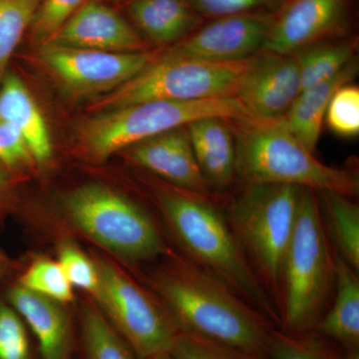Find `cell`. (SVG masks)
<instances>
[{
	"mask_svg": "<svg viewBox=\"0 0 359 359\" xmlns=\"http://www.w3.org/2000/svg\"><path fill=\"white\" fill-rule=\"evenodd\" d=\"M124 152L132 163L157 175L169 185L212 197V189L201 172L186 126L135 144Z\"/></svg>",
	"mask_w": 359,
	"mask_h": 359,
	"instance_id": "obj_15",
	"label": "cell"
},
{
	"mask_svg": "<svg viewBox=\"0 0 359 359\" xmlns=\"http://www.w3.org/2000/svg\"><path fill=\"white\" fill-rule=\"evenodd\" d=\"M230 122L208 117L186 126L196 160L211 189L229 188L237 177L236 139Z\"/></svg>",
	"mask_w": 359,
	"mask_h": 359,
	"instance_id": "obj_19",
	"label": "cell"
},
{
	"mask_svg": "<svg viewBox=\"0 0 359 359\" xmlns=\"http://www.w3.org/2000/svg\"><path fill=\"white\" fill-rule=\"evenodd\" d=\"M42 0H0V84L18 44L29 32Z\"/></svg>",
	"mask_w": 359,
	"mask_h": 359,
	"instance_id": "obj_25",
	"label": "cell"
},
{
	"mask_svg": "<svg viewBox=\"0 0 359 359\" xmlns=\"http://www.w3.org/2000/svg\"><path fill=\"white\" fill-rule=\"evenodd\" d=\"M328 127L344 138L359 134V88L347 83L340 87L328 104L325 117Z\"/></svg>",
	"mask_w": 359,
	"mask_h": 359,
	"instance_id": "obj_31",
	"label": "cell"
},
{
	"mask_svg": "<svg viewBox=\"0 0 359 359\" xmlns=\"http://www.w3.org/2000/svg\"><path fill=\"white\" fill-rule=\"evenodd\" d=\"M126 11L139 34L159 46L178 43L205 21L189 0H130Z\"/></svg>",
	"mask_w": 359,
	"mask_h": 359,
	"instance_id": "obj_18",
	"label": "cell"
},
{
	"mask_svg": "<svg viewBox=\"0 0 359 359\" xmlns=\"http://www.w3.org/2000/svg\"><path fill=\"white\" fill-rule=\"evenodd\" d=\"M256 56L236 62H212L157 54L147 67L126 83L97 99L89 110L103 112L148 101H197L236 97Z\"/></svg>",
	"mask_w": 359,
	"mask_h": 359,
	"instance_id": "obj_8",
	"label": "cell"
},
{
	"mask_svg": "<svg viewBox=\"0 0 359 359\" xmlns=\"http://www.w3.org/2000/svg\"><path fill=\"white\" fill-rule=\"evenodd\" d=\"M61 212L73 230L125 261L143 263L170 252L147 212L109 187H76L63 196Z\"/></svg>",
	"mask_w": 359,
	"mask_h": 359,
	"instance_id": "obj_7",
	"label": "cell"
},
{
	"mask_svg": "<svg viewBox=\"0 0 359 359\" xmlns=\"http://www.w3.org/2000/svg\"><path fill=\"white\" fill-rule=\"evenodd\" d=\"M79 342L83 359H137L92 302L80 311Z\"/></svg>",
	"mask_w": 359,
	"mask_h": 359,
	"instance_id": "obj_24",
	"label": "cell"
},
{
	"mask_svg": "<svg viewBox=\"0 0 359 359\" xmlns=\"http://www.w3.org/2000/svg\"><path fill=\"white\" fill-rule=\"evenodd\" d=\"M355 58L327 81L302 90L282 119L285 127L309 152H316L328 104L337 90L351 83L358 74Z\"/></svg>",
	"mask_w": 359,
	"mask_h": 359,
	"instance_id": "obj_20",
	"label": "cell"
},
{
	"mask_svg": "<svg viewBox=\"0 0 359 359\" xmlns=\"http://www.w3.org/2000/svg\"><path fill=\"white\" fill-rule=\"evenodd\" d=\"M148 359H174L173 356L169 353L157 354V355L152 356Z\"/></svg>",
	"mask_w": 359,
	"mask_h": 359,
	"instance_id": "obj_36",
	"label": "cell"
},
{
	"mask_svg": "<svg viewBox=\"0 0 359 359\" xmlns=\"http://www.w3.org/2000/svg\"><path fill=\"white\" fill-rule=\"evenodd\" d=\"M93 259L99 283L92 299L137 359L170 353L180 328L164 304L109 259Z\"/></svg>",
	"mask_w": 359,
	"mask_h": 359,
	"instance_id": "obj_9",
	"label": "cell"
},
{
	"mask_svg": "<svg viewBox=\"0 0 359 359\" xmlns=\"http://www.w3.org/2000/svg\"><path fill=\"white\" fill-rule=\"evenodd\" d=\"M18 285L61 304L74 301V292L57 261L39 257L20 276Z\"/></svg>",
	"mask_w": 359,
	"mask_h": 359,
	"instance_id": "obj_27",
	"label": "cell"
},
{
	"mask_svg": "<svg viewBox=\"0 0 359 359\" xmlns=\"http://www.w3.org/2000/svg\"><path fill=\"white\" fill-rule=\"evenodd\" d=\"M231 124L236 127V171L244 185L280 184L349 198L358 195V171L323 164L290 133L282 118H247Z\"/></svg>",
	"mask_w": 359,
	"mask_h": 359,
	"instance_id": "obj_3",
	"label": "cell"
},
{
	"mask_svg": "<svg viewBox=\"0 0 359 359\" xmlns=\"http://www.w3.org/2000/svg\"><path fill=\"white\" fill-rule=\"evenodd\" d=\"M271 359H344V349L313 330L287 334L273 328L269 344Z\"/></svg>",
	"mask_w": 359,
	"mask_h": 359,
	"instance_id": "obj_26",
	"label": "cell"
},
{
	"mask_svg": "<svg viewBox=\"0 0 359 359\" xmlns=\"http://www.w3.org/2000/svg\"><path fill=\"white\" fill-rule=\"evenodd\" d=\"M0 121L11 125L23 137L35 164H48L53 146L44 116L25 82L11 72L0 84Z\"/></svg>",
	"mask_w": 359,
	"mask_h": 359,
	"instance_id": "obj_17",
	"label": "cell"
},
{
	"mask_svg": "<svg viewBox=\"0 0 359 359\" xmlns=\"http://www.w3.org/2000/svg\"><path fill=\"white\" fill-rule=\"evenodd\" d=\"M285 0H189L205 20L250 13H273Z\"/></svg>",
	"mask_w": 359,
	"mask_h": 359,
	"instance_id": "obj_33",
	"label": "cell"
},
{
	"mask_svg": "<svg viewBox=\"0 0 359 359\" xmlns=\"http://www.w3.org/2000/svg\"><path fill=\"white\" fill-rule=\"evenodd\" d=\"M168 257L149 282L180 330L269 355L275 325L266 316L191 259Z\"/></svg>",
	"mask_w": 359,
	"mask_h": 359,
	"instance_id": "obj_1",
	"label": "cell"
},
{
	"mask_svg": "<svg viewBox=\"0 0 359 359\" xmlns=\"http://www.w3.org/2000/svg\"><path fill=\"white\" fill-rule=\"evenodd\" d=\"M7 185V179L6 174L2 171L1 168H0V193L6 188Z\"/></svg>",
	"mask_w": 359,
	"mask_h": 359,
	"instance_id": "obj_35",
	"label": "cell"
},
{
	"mask_svg": "<svg viewBox=\"0 0 359 359\" xmlns=\"http://www.w3.org/2000/svg\"><path fill=\"white\" fill-rule=\"evenodd\" d=\"M351 0H285L273 13L261 52L292 54L342 36Z\"/></svg>",
	"mask_w": 359,
	"mask_h": 359,
	"instance_id": "obj_12",
	"label": "cell"
},
{
	"mask_svg": "<svg viewBox=\"0 0 359 359\" xmlns=\"http://www.w3.org/2000/svg\"><path fill=\"white\" fill-rule=\"evenodd\" d=\"M273 14L250 13L212 18L160 54L212 62L247 60L262 51Z\"/></svg>",
	"mask_w": 359,
	"mask_h": 359,
	"instance_id": "obj_11",
	"label": "cell"
},
{
	"mask_svg": "<svg viewBox=\"0 0 359 359\" xmlns=\"http://www.w3.org/2000/svg\"><path fill=\"white\" fill-rule=\"evenodd\" d=\"M9 304L30 330L41 359H71L72 325L65 304L15 285L7 292Z\"/></svg>",
	"mask_w": 359,
	"mask_h": 359,
	"instance_id": "obj_16",
	"label": "cell"
},
{
	"mask_svg": "<svg viewBox=\"0 0 359 359\" xmlns=\"http://www.w3.org/2000/svg\"><path fill=\"white\" fill-rule=\"evenodd\" d=\"M50 42L107 52L150 51L130 21L100 0H86Z\"/></svg>",
	"mask_w": 359,
	"mask_h": 359,
	"instance_id": "obj_14",
	"label": "cell"
},
{
	"mask_svg": "<svg viewBox=\"0 0 359 359\" xmlns=\"http://www.w3.org/2000/svg\"><path fill=\"white\" fill-rule=\"evenodd\" d=\"M301 189L280 184L245 185L226 215L250 269L278 309L283 264L294 231Z\"/></svg>",
	"mask_w": 359,
	"mask_h": 359,
	"instance_id": "obj_6",
	"label": "cell"
},
{
	"mask_svg": "<svg viewBox=\"0 0 359 359\" xmlns=\"http://www.w3.org/2000/svg\"><path fill=\"white\" fill-rule=\"evenodd\" d=\"M318 193L321 215L335 254L355 271H359V207L341 194L323 191Z\"/></svg>",
	"mask_w": 359,
	"mask_h": 359,
	"instance_id": "obj_22",
	"label": "cell"
},
{
	"mask_svg": "<svg viewBox=\"0 0 359 359\" xmlns=\"http://www.w3.org/2000/svg\"><path fill=\"white\" fill-rule=\"evenodd\" d=\"M335 255L330 249L318 193L302 188L297 222L283 264L278 313L287 334L311 332L327 311L334 287Z\"/></svg>",
	"mask_w": 359,
	"mask_h": 359,
	"instance_id": "obj_4",
	"label": "cell"
},
{
	"mask_svg": "<svg viewBox=\"0 0 359 359\" xmlns=\"http://www.w3.org/2000/svg\"><path fill=\"white\" fill-rule=\"evenodd\" d=\"M0 163L11 170L35 164L23 137L13 127L0 121Z\"/></svg>",
	"mask_w": 359,
	"mask_h": 359,
	"instance_id": "obj_34",
	"label": "cell"
},
{
	"mask_svg": "<svg viewBox=\"0 0 359 359\" xmlns=\"http://www.w3.org/2000/svg\"><path fill=\"white\" fill-rule=\"evenodd\" d=\"M57 256V262L72 287L84 290L93 297L99 283L93 257L87 256L77 245L67 241L59 244Z\"/></svg>",
	"mask_w": 359,
	"mask_h": 359,
	"instance_id": "obj_32",
	"label": "cell"
},
{
	"mask_svg": "<svg viewBox=\"0 0 359 359\" xmlns=\"http://www.w3.org/2000/svg\"><path fill=\"white\" fill-rule=\"evenodd\" d=\"M169 353L174 359H271L185 330H180Z\"/></svg>",
	"mask_w": 359,
	"mask_h": 359,
	"instance_id": "obj_28",
	"label": "cell"
},
{
	"mask_svg": "<svg viewBox=\"0 0 359 359\" xmlns=\"http://www.w3.org/2000/svg\"><path fill=\"white\" fill-rule=\"evenodd\" d=\"M32 337L15 309L11 304H0V359H41Z\"/></svg>",
	"mask_w": 359,
	"mask_h": 359,
	"instance_id": "obj_29",
	"label": "cell"
},
{
	"mask_svg": "<svg viewBox=\"0 0 359 359\" xmlns=\"http://www.w3.org/2000/svg\"><path fill=\"white\" fill-rule=\"evenodd\" d=\"M301 93L297 56L259 52L237 99L248 118H282Z\"/></svg>",
	"mask_w": 359,
	"mask_h": 359,
	"instance_id": "obj_13",
	"label": "cell"
},
{
	"mask_svg": "<svg viewBox=\"0 0 359 359\" xmlns=\"http://www.w3.org/2000/svg\"><path fill=\"white\" fill-rule=\"evenodd\" d=\"M86 0H42L32 27L29 39L35 48L50 42Z\"/></svg>",
	"mask_w": 359,
	"mask_h": 359,
	"instance_id": "obj_30",
	"label": "cell"
},
{
	"mask_svg": "<svg viewBox=\"0 0 359 359\" xmlns=\"http://www.w3.org/2000/svg\"><path fill=\"white\" fill-rule=\"evenodd\" d=\"M208 117L237 121L248 116L237 97L132 104L82 120L75 127L73 151L85 162L101 163L135 144Z\"/></svg>",
	"mask_w": 359,
	"mask_h": 359,
	"instance_id": "obj_5",
	"label": "cell"
},
{
	"mask_svg": "<svg viewBox=\"0 0 359 359\" xmlns=\"http://www.w3.org/2000/svg\"><path fill=\"white\" fill-rule=\"evenodd\" d=\"M334 271V302L316 323L313 332L341 348H359L358 273L337 254Z\"/></svg>",
	"mask_w": 359,
	"mask_h": 359,
	"instance_id": "obj_21",
	"label": "cell"
},
{
	"mask_svg": "<svg viewBox=\"0 0 359 359\" xmlns=\"http://www.w3.org/2000/svg\"><path fill=\"white\" fill-rule=\"evenodd\" d=\"M358 40L334 37L294 52L299 62L301 91L327 81L355 58Z\"/></svg>",
	"mask_w": 359,
	"mask_h": 359,
	"instance_id": "obj_23",
	"label": "cell"
},
{
	"mask_svg": "<svg viewBox=\"0 0 359 359\" xmlns=\"http://www.w3.org/2000/svg\"><path fill=\"white\" fill-rule=\"evenodd\" d=\"M156 52H107L46 43L36 48L37 62L68 94H106L147 67Z\"/></svg>",
	"mask_w": 359,
	"mask_h": 359,
	"instance_id": "obj_10",
	"label": "cell"
},
{
	"mask_svg": "<svg viewBox=\"0 0 359 359\" xmlns=\"http://www.w3.org/2000/svg\"><path fill=\"white\" fill-rule=\"evenodd\" d=\"M100 1L108 2V1H115V0H100Z\"/></svg>",
	"mask_w": 359,
	"mask_h": 359,
	"instance_id": "obj_37",
	"label": "cell"
},
{
	"mask_svg": "<svg viewBox=\"0 0 359 359\" xmlns=\"http://www.w3.org/2000/svg\"><path fill=\"white\" fill-rule=\"evenodd\" d=\"M163 218L189 259L210 271L248 304L280 325V313L243 254L226 217L205 197L172 185H158Z\"/></svg>",
	"mask_w": 359,
	"mask_h": 359,
	"instance_id": "obj_2",
	"label": "cell"
}]
</instances>
